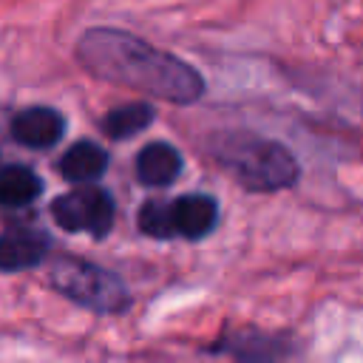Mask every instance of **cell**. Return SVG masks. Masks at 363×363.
<instances>
[{"mask_svg":"<svg viewBox=\"0 0 363 363\" xmlns=\"http://www.w3.org/2000/svg\"><path fill=\"white\" fill-rule=\"evenodd\" d=\"M43 193V179L26 164H9L0 170V204L26 207Z\"/></svg>","mask_w":363,"mask_h":363,"instance_id":"8fae6325","label":"cell"},{"mask_svg":"<svg viewBox=\"0 0 363 363\" xmlns=\"http://www.w3.org/2000/svg\"><path fill=\"white\" fill-rule=\"evenodd\" d=\"M51 286L68 301L96 312H125L130 306L125 281L116 272L82 258H60L51 267Z\"/></svg>","mask_w":363,"mask_h":363,"instance_id":"3957f363","label":"cell"},{"mask_svg":"<svg viewBox=\"0 0 363 363\" xmlns=\"http://www.w3.org/2000/svg\"><path fill=\"white\" fill-rule=\"evenodd\" d=\"M51 216L68 233L105 238L113 227V199L99 187H77L51 201Z\"/></svg>","mask_w":363,"mask_h":363,"instance_id":"277c9868","label":"cell"},{"mask_svg":"<svg viewBox=\"0 0 363 363\" xmlns=\"http://www.w3.org/2000/svg\"><path fill=\"white\" fill-rule=\"evenodd\" d=\"M108 167V150L99 147L96 142L91 139H82V142H74L62 156H60V173L62 179L68 182H94L105 173Z\"/></svg>","mask_w":363,"mask_h":363,"instance_id":"30bf717a","label":"cell"},{"mask_svg":"<svg viewBox=\"0 0 363 363\" xmlns=\"http://www.w3.org/2000/svg\"><path fill=\"white\" fill-rule=\"evenodd\" d=\"M213 159L247 190L267 193L284 190L298 182V162L295 156L267 136L250 130H221L210 136Z\"/></svg>","mask_w":363,"mask_h":363,"instance_id":"7a4b0ae2","label":"cell"},{"mask_svg":"<svg viewBox=\"0 0 363 363\" xmlns=\"http://www.w3.org/2000/svg\"><path fill=\"white\" fill-rule=\"evenodd\" d=\"M182 173V153L170 142H150L136 156V179L147 187H167Z\"/></svg>","mask_w":363,"mask_h":363,"instance_id":"9c48e42d","label":"cell"},{"mask_svg":"<svg viewBox=\"0 0 363 363\" xmlns=\"http://www.w3.org/2000/svg\"><path fill=\"white\" fill-rule=\"evenodd\" d=\"M153 116H156V111L150 102H130V105L108 111L102 119V130L111 139H128V136H136L139 130H145L153 122Z\"/></svg>","mask_w":363,"mask_h":363,"instance_id":"7c38bea8","label":"cell"},{"mask_svg":"<svg viewBox=\"0 0 363 363\" xmlns=\"http://www.w3.org/2000/svg\"><path fill=\"white\" fill-rule=\"evenodd\" d=\"M77 60L99 79L176 105H190L204 94V79L193 65L119 28L85 31L77 43Z\"/></svg>","mask_w":363,"mask_h":363,"instance_id":"6da1fadb","label":"cell"},{"mask_svg":"<svg viewBox=\"0 0 363 363\" xmlns=\"http://www.w3.org/2000/svg\"><path fill=\"white\" fill-rule=\"evenodd\" d=\"M65 133V119L60 111L37 105V108H26L11 119V136L14 142L26 145V147H37L45 150L51 145H57Z\"/></svg>","mask_w":363,"mask_h":363,"instance_id":"52a82bcc","label":"cell"},{"mask_svg":"<svg viewBox=\"0 0 363 363\" xmlns=\"http://www.w3.org/2000/svg\"><path fill=\"white\" fill-rule=\"evenodd\" d=\"M173 207V230L176 235L184 238H204L218 218V204L213 196L207 193H190L182 196L176 201H170Z\"/></svg>","mask_w":363,"mask_h":363,"instance_id":"ba28073f","label":"cell"},{"mask_svg":"<svg viewBox=\"0 0 363 363\" xmlns=\"http://www.w3.org/2000/svg\"><path fill=\"white\" fill-rule=\"evenodd\" d=\"M136 221H139V230L145 235H150V238H170V235H176L170 201H145L139 207Z\"/></svg>","mask_w":363,"mask_h":363,"instance_id":"4fadbf2b","label":"cell"},{"mask_svg":"<svg viewBox=\"0 0 363 363\" xmlns=\"http://www.w3.org/2000/svg\"><path fill=\"white\" fill-rule=\"evenodd\" d=\"M51 250V238L45 230L20 224L0 233V272H20L37 267Z\"/></svg>","mask_w":363,"mask_h":363,"instance_id":"8992f818","label":"cell"},{"mask_svg":"<svg viewBox=\"0 0 363 363\" xmlns=\"http://www.w3.org/2000/svg\"><path fill=\"white\" fill-rule=\"evenodd\" d=\"M213 352L233 354L238 363H278L286 354V340L261 329H233L213 343Z\"/></svg>","mask_w":363,"mask_h":363,"instance_id":"5b68a950","label":"cell"}]
</instances>
